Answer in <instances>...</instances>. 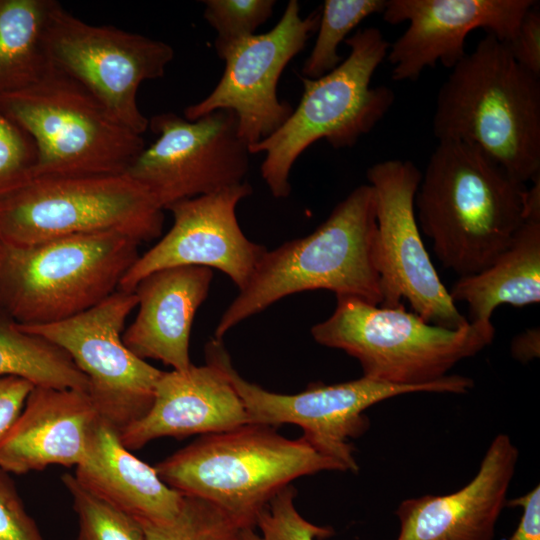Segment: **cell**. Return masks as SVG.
Segmentation results:
<instances>
[{"instance_id": "obj_4", "label": "cell", "mask_w": 540, "mask_h": 540, "mask_svg": "<svg viewBox=\"0 0 540 540\" xmlns=\"http://www.w3.org/2000/svg\"><path fill=\"white\" fill-rule=\"evenodd\" d=\"M376 232L374 190L360 185L312 233L262 255L246 286L221 315L214 338L223 340L244 320L284 297L309 290L325 289L380 305Z\"/></svg>"}, {"instance_id": "obj_24", "label": "cell", "mask_w": 540, "mask_h": 540, "mask_svg": "<svg viewBox=\"0 0 540 540\" xmlns=\"http://www.w3.org/2000/svg\"><path fill=\"white\" fill-rule=\"evenodd\" d=\"M55 0H0V95L31 87L52 65L47 36Z\"/></svg>"}, {"instance_id": "obj_36", "label": "cell", "mask_w": 540, "mask_h": 540, "mask_svg": "<svg viewBox=\"0 0 540 540\" xmlns=\"http://www.w3.org/2000/svg\"><path fill=\"white\" fill-rule=\"evenodd\" d=\"M510 351L514 359L526 363L539 357L540 329L532 327L517 334L511 341Z\"/></svg>"}, {"instance_id": "obj_10", "label": "cell", "mask_w": 540, "mask_h": 540, "mask_svg": "<svg viewBox=\"0 0 540 540\" xmlns=\"http://www.w3.org/2000/svg\"><path fill=\"white\" fill-rule=\"evenodd\" d=\"M138 300L117 290L76 316L51 324L16 326L65 351L88 379V395L101 419L119 432L150 409L162 371L131 352L122 340Z\"/></svg>"}, {"instance_id": "obj_6", "label": "cell", "mask_w": 540, "mask_h": 540, "mask_svg": "<svg viewBox=\"0 0 540 540\" xmlns=\"http://www.w3.org/2000/svg\"><path fill=\"white\" fill-rule=\"evenodd\" d=\"M140 244L118 231L3 244L0 313L19 325H44L85 312L118 290Z\"/></svg>"}, {"instance_id": "obj_35", "label": "cell", "mask_w": 540, "mask_h": 540, "mask_svg": "<svg viewBox=\"0 0 540 540\" xmlns=\"http://www.w3.org/2000/svg\"><path fill=\"white\" fill-rule=\"evenodd\" d=\"M510 506L523 509L519 524L509 540H540V486L509 501Z\"/></svg>"}, {"instance_id": "obj_3", "label": "cell", "mask_w": 540, "mask_h": 540, "mask_svg": "<svg viewBox=\"0 0 540 540\" xmlns=\"http://www.w3.org/2000/svg\"><path fill=\"white\" fill-rule=\"evenodd\" d=\"M336 301L333 313L312 326L313 339L355 358L364 377L423 392L471 390V378L448 373L489 346L495 336L491 321L450 329L424 321L403 304L385 308L349 295H338Z\"/></svg>"}, {"instance_id": "obj_13", "label": "cell", "mask_w": 540, "mask_h": 540, "mask_svg": "<svg viewBox=\"0 0 540 540\" xmlns=\"http://www.w3.org/2000/svg\"><path fill=\"white\" fill-rule=\"evenodd\" d=\"M51 65L85 88L118 121L142 135L149 119L140 111L137 92L146 80L160 78L174 57L159 40L112 26L91 25L55 11L47 36Z\"/></svg>"}, {"instance_id": "obj_15", "label": "cell", "mask_w": 540, "mask_h": 540, "mask_svg": "<svg viewBox=\"0 0 540 540\" xmlns=\"http://www.w3.org/2000/svg\"><path fill=\"white\" fill-rule=\"evenodd\" d=\"M319 18L320 11L301 17L298 1L290 0L269 32L247 37L223 54L222 77L207 97L184 110L185 119L194 121L216 110H231L238 134L248 147L274 133L293 112L288 102L278 98L279 78L304 49Z\"/></svg>"}, {"instance_id": "obj_25", "label": "cell", "mask_w": 540, "mask_h": 540, "mask_svg": "<svg viewBox=\"0 0 540 540\" xmlns=\"http://www.w3.org/2000/svg\"><path fill=\"white\" fill-rule=\"evenodd\" d=\"M0 376L34 386L88 391V379L69 355L46 339L20 330L0 313Z\"/></svg>"}, {"instance_id": "obj_22", "label": "cell", "mask_w": 540, "mask_h": 540, "mask_svg": "<svg viewBox=\"0 0 540 540\" xmlns=\"http://www.w3.org/2000/svg\"><path fill=\"white\" fill-rule=\"evenodd\" d=\"M74 476L88 491L139 521L170 520L183 501V494L135 457L123 445L120 432L100 417Z\"/></svg>"}, {"instance_id": "obj_2", "label": "cell", "mask_w": 540, "mask_h": 540, "mask_svg": "<svg viewBox=\"0 0 540 540\" xmlns=\"http://www.w3.org/2000/svg\"><path fill=\"white\" fill-rule=\"evenodd\" d=\"M432 130L438 142L477 147L525 184L540 174V78L487 33L441 85Z\"/></svg>"}, {"instance_id": "obj_38", "label": "cell", "mask_w": 540, "mask_h": 540, "mask_svg": "<svg viewBox=\"0 0 540 540\" xmlns=\"http://www.w3.org/2000/svg\"><path fill=\"white\" fill-rule=\"evenodd\" d=\"M2 246H3V243L0 241V256H1Z\"/></svg>"}, {"instance_id": "obj_21", "label": "cell", "mask_w": 540, "mask_h": 540, "mask_svg": "<svg viewBox=\"0 0 540 540\" xmlns=\"http://www.w3.org/2000/svg\"><path fill=\"white\" fill-rule=\"evenodd\" d=\"M213 270L175 266L141 279L134 293L138 312L124 330L125 346L139 358L159 360L173 370L186 371L192 363L189 343L193 320L208 296Z\"/></svg>"}, {"instance_id": "obj_7", "label": "cell", "mask_w": 540, "mask_h": 540, "mask_svg": "<svg viewBox=\"0 0 540 540\" xmlns=\"http://www.w3.org/2000/svg\"><path fill=\"white\" fill-rule=\"evenodd\" d=\"M345 43L347 58L319 78L301 76L303 94L292 114L270 136L249 146L250 154L265 153L261 176L275 198L289 196L290 170L310 145L324 139L335 149L352 147L394 103L391 88L370 85L390 47L382 32L359 29Z\"/></svg>"}, {"instance_id": "obj_28", "label": "cell", "mask_w": 540, "mask_h": 540, "mask_svg": "<svg viewBox=\"0 0 540 540\" xmlns=\"http://www.w3.org/2000/svg\"><path fill=\"white\" fill-rule=\"evenodd\" d=\"M61 479L78 517L77 540H146L136 518L88 491L73 474L66 473Z\"/></svg>"}, {"instance_id": "obj_12", "label": "cell", "mask_w": 540, "mask_h": 540, "mask_svg": "<svg viewBox=\"0 0 540 540\" xmlns=\"http://www.w3.org/2000/svg\"><path fill=\"white\" fill-rule=\"evenodd\" d=\"M149 127L158 138L125 174L162 210L244 182L250 152L238 134L233 111L216 110L194 121L162 113L149 120Z\"/></svg>"}, {"instance_id": "obj_31", "label": "cell", "mask_w": 540, "mask_h": 540, "mask_svg": "<svg viewBox=\"0 0 540 540\" xmlns=\"http://www.w3.org/2000/svg\"><path fill=\"white\" fill-rule=\"evenodd\" d=\"M36 161L33 140L0 111V199L34 179Z\"/></svg>"}, {"instance_id": "obj_5", "label": "cell", "mask_w": 540, "mask_h": 540, "mask_svg": "<svg viewBox=\"0 0 540 540\" xmlns=\"http://www.w3.org/2000/svg\"><path fill=\"white\" fill-rule=\"evenodd\" d=\"M154 468L169 487L218 506L242 528H255L263 508L293 480L346 471L302 436L288 439L253 423L203 435Z\"/></svg>"}, {"instance_id": "obj_32", "label": "cell", "mask_w": 540, "mask_h": 540, "mask_svg": "<svg viewBox=\"0 0 540 540\" xmlns=\"http://www.w3.org/2000/svg\"><path fill=\"white\" fill-rule=\"evenodd\" d=\"M0 540H45L26 512L9 473L0 467Z\"/></svg>"}, {"instance_id": "obj_14", "label": "cell", "mask_w": 540, "mask_h": 540, "mask_svg": "<svg viewBox=\"0 0 540 540\" xmlns=\"http://www.w3.org/2000/svg\"><path fill=\"white\" fill-rule=\"evenodd\" d=\"M205 359L224 371L246 408L249 423L298 425L302 437L315 449L350 472L359 469L350 439L368 429L365 410L399 395L423 392L362 376L329 385L313 383L292 395L279 394L245 380L234 368L223 340L213 337L206 343Z\"/></svg>"}, {"instance_id": "obj_19", "label": "cell", "mask_w": 540, "mask_h": 540, "mask_svg": "<svg viewBox=\"0 0 540 540\" xmlns=\"http://www.w3.org/2000/svg\"><path fill=\"white\" fill-rule=\"evenodd\" d=\"M246 424V408L232 383L218 365L206 362L162 371L150 409L120 431V439L131 451L160 437L221 433Z\"/></svg>"}, {"instance_id": "obj_37", "label": "cell", "mask_w": 540, "mask_h": 540, "mask_svg": "<svg viewBox=\"0 0 540 540\" xmlns=\"http://www.w3.org/2000/svg\"><path fill=\"white\" fill-rule=\"evenodd\" d=\"M531 181L532 185L526 188L524 195V221H540V174Z\"/></svg>"}, {"instance_id": "obj_1", "label": "cell", "mask_w": 540, "mask_h": 540, "mask_svg": "<svg viewBox=\"0 0 540 540\" xmlns=\"http://www.w3.org/2000/svg\"><path fill=\"white\" fill-rule=\"evenodd\" d=\"M526 186L477 147L440 141L422 173L415 209L443 267L459 277L487 268L524 223Z\"/></svg>"}, {"instance_id": "obj_17", "label": "cell", "mask_w": 540, "mask_h": 540, "mask_svg": "<svg viewBox=\"0 0 540 540\" xmlns=\"http://www.w3.org/2000/svg\"><path fill=\"white\" fill-rule=\"evenodd\" d=\"M534 0H386L381 13L389 24L408 22L387 60L395 81H415L441 62L451 69L466 54L467 35L483 28L509 42Z\"/></svg>"}, {"instance_id": "obj_9", "label": "cell", "mask_w": 540, "mask_h": 540, "mask_svg": "<svg viewBox=\"0 0 540 540\" xmlns=\"http://www.w3.org/2000/svg\"><path fill=\"white\" fill-rule=\"evenodd\" d=\"M163 211L127 174L35 178L0 199V241L29 246L118 231L140 243L159 237Z\"/></svg>"}, {"instance_id": "obj_23", "label": "cell", "mask_w": 540, "mask_h": 540, "mask_svg": "<svg viewBox=\"0 0 540 540\" xmlns=\"http://www.w3.org/2000/svg\"><path fill=\"white\" fill-rule=\"evenodd\" d=\"M466 302L469 322L491 321L501 304L540 302V221H524L508 247L482 271L459 277L449 292Z\"/></svg>"}, {"instance_id": "obj_33", "label": "cell", "mask_w": 540, "mask_h": 540, "mask_svg": "<svg viewBox=\"0 0 540 540\" xmlns=\"http://www.w3.org/2000/svg\"><path fill=\"white\" fill-rule=\"evenodd\" d=\"M515 61L540 78V9L536 2L524 14L514 37L505 42Z\"/></svg>"}, {"instance_id": "obj_8", "label": "cell", "mask_w": 540, "mask_h": 540, "mask_svg": "<svg viewBox=\"0 0 540 540\" xmlns=\"http://www.w3.org/2000/svg\"><path fill=\"white\" fill-rule=\"evenodd\" d=\"M0 111L33 140L35 178L124 174L144 141L53 66L26 89L0 95Z\"/></svg>"}, {"instance_id": "obj_34", "label": "cell", "mask_w": 540, "mask_h": 540, "mask_svg": "<svg viewBox=\"0 0 540 540\" xmlns=\"http://www.w3.org/2000/svg\"><path fill=\"white\" fill-rule=\"evenodd\" d=\"M34 388L30 381L18 376H0V442L21 414Z\"/></svg>"}, {"instance_id": "obj_26", "label": "cell", "mask_w": 540, "mask_h": 540, "mask_svg": "<svg viewBox=\"0 0 540 540\" xmlns=\"http://www.w3.org/2000/svg\"><path fill=\"white\" fill-rule=\"evenodd\" d=\"M386 0H326L320 11L318 35L302 67V76L319 78L341 63L338 46L365 18L382 13Z\"/></svg>"}, {"instance_id": "obj_30", "label": "cell", "mask_w": 540, "mask_h": 540, "mask_svg": "<svg viewBox=\"0 0 540 540\" xmlns=\"http://www.w3.org/2000/svg\"><path fill=\"white\" fill-rule=\"evenodd\" d=\"M203 16L217 32L219 57L235 43L255 34L272 15L274 0H207Z\"/></svg>"}, {"instance_id": "obj_29", "label": "cell", "mask_w": 540, "mask_h": 540, "mask_svg": "<svg viewBox=\"0 0 540 540\" xmlns=\"http://www.w3.org/2000/svg\"><path fill=\"white\" fill-rule=\"evenodd\" d=\"M296 490L290 484L281 489L263 508L255 527L241 530L239 540H315L333 534L330 527L318 526L303 518L294 500Z\"/></svg>"}, {"instance_id": "obj_18", "label": "cell", "mask_w": 540, "mask_h": 540, "mask_svg": "<svg viewBox=\"0 0 540 540\" xmlns=\"http://www.w3.org/2000/svg\"><path fill=\"white\" fill-rule=\"evenodd\" d=\"M518 458L511 438L497 434L465 486L450 494H426L400 502L395 511L396 540H493Z\"/></svg>"}, {"instance_id": "obj_11", "label": "cell", "mask_w": 540, "mask_h": 540, "mask_svg": "<svg viewBox=\"0 0 540 540\" xmlns=\"http://www.w3.org/2000/svg\"><path fill=\"white\" fill-rule=\"evenodd\" d=\"M366 177L376 202L379 306L395 308L405 299L430 324L450 329L469 324L441 282L420 234L415 196L422 172L409 160L392 159L373 164Z\"/></svg>"}, {"instance_id": "obj_27", "label": "cell", "mask_w": 540, "mask_h": 540, "mask_svg": "<svg viewBox=\"0 0 540 540\" xmlns=\"http://www.w3.org/2000/svg\"><path fill=\"white\" fill-rule=\"evenodd\" d=\"M139 522L146 540H239L244 529L218 506L186 495L172 519Z\"/></svg>"}, {"instance_id": "obj_16", "label": "cell", "mask_w": 540, "mask_h": 540, "mask_svg": "<svg viewBox=\"0 0 540 540\" xmlns=\"http://www.w3.org/2000/svg\"><path fill=\"white\" fill-rule=\"evenodd\" d=\"M243 183L169 206L170 230L147 252L139 255L120 281L118 290L133 292L148 274L168 267L201 266L217 269L243 289L267 251L249 240L236 217L238 203L252 194Z\"/></svg>"}, {"instance_id": "obj_20", "label": "cell", "mask_w": 540, "mask_h": 540, "mask_svg": "<svg viewBox=\"0 0 540 540\" xmlns=\"http://www.w3.org/2000/svg\"><path fill=\"white\" fill-rule=\"evenodd\" d=\"M98 418L87 392L34 386L0 442V467L25 474L50 465H79Z\"/></svg>"}]
</instances>
